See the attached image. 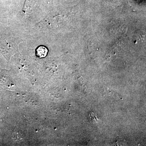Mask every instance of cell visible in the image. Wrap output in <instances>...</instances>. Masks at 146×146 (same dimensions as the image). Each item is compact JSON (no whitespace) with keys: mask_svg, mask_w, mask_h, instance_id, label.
Instances as JSON below:
<instances>
[{"mask_svg":"<svg viewBox=\"0 0 146 146\" xmlns=\"http://www.w3.org/2000/svg\"><path fill=\"white\" fill-rule=\"evenodd\" d=\"M94 113H91L90 115V118H91L90 119H91V120L92 121H96V120H97V118L96 116L95 115V116H94Z\"/></svg>","mask_w":146,"mask_h":146,"instance_id":"obj_3","label":"cell"},{"mask_svg":"<svg viewBox=\"0 0 146 146\" xmlns=\"http://www.w3.org/2000/svg\"><path fill=\"white\" fill-rule=\"evenodd\" d=\"M20 41L11 37L0 39V52L8 62L12 56L18 52V44Z\"/></svg>","mask_w":146,"mask_h":146,"instance_id":"obj_1","label":"cell"},{"mask_svg":"<svg viewBox=\"0 0 146 146\" xmlns=\"http://www.w3.org/2000/svg\"><path fill=\"white\" fill-rule=\"evenodd\" d=\"M48 52V49L44 46H39L36 50V56L40 58L46 57Z\"/></svg>","mask_w":146,"mask_h":146,"instance_id":"obj_2","label":"cell"}]
</instances>
